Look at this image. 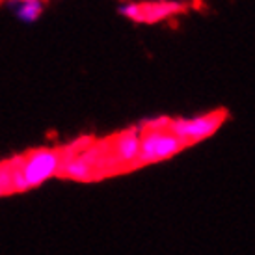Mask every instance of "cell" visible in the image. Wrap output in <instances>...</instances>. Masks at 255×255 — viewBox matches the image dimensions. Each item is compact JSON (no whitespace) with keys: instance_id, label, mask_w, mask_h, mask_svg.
<instances>
[{"instance_id":"cell-1","label":"cell","mask_w":255,"mask_h":255,"mask_svg":"<svg viewBox=\"0 0 255 255\" xmlns=\"http://www.w3.org/2000/svg\"><path fill=\"white\" fill-rule=\"evenodd\" d=\"M13 160V192L39 186L60 173L64 153L58 149H34Z\"/></svg>"},{"instance_id":"cell-2","label":"cell","mask_w":255,"mask_h":255,"mask_svg":"<svg viewBox=\"0 0 255 255\" xmlns=\"http://www.w3.org/2000/svg\"><path fill=\"white\" fill-rule=\"evenodd\" d=\"M184 149V143L171 132L170 121H156L140 132V155L138 166L156 164L175 156Z\"/></svg>"},{"instance_id":"cell-3","label":"cell","mask_w":255,"mask_h":255,"mask_svg":"<svg viewBox=\"0 0 255 255\" xmlns=\"http://www.w3.org/2000/svg\"><path fill=\"white\" fill-rule=\"evenodd\" d=\"M226 118V112L216 110V112L201 114L196 118L170 121V128L171 132L184 143V147H188V145H194V143H199L207 138H211L224 125Z\"/></svg>"},{"instance_id":"cell-4","label":"cell","mask_w":255,"mask_h":255,"mask_svg":"<svg viewBox=\"0 0 255 255\" xmlns=\"http://www.w3.org/2000/svg\"><path fill=\"white\" fill-rule=\"evenodd\" d=\"M184 9L177 0H155V2H125L120 6V13L134 22H162L179 15Z\"/></svg>"},{"instance_id":"cell-5","label":"cell","mask_w":255,"mask_h":255,"mask_svg":"<svg viewBox=\"0 0 255 255\" xmlns=\"http://www.w3.org/2000/svg\"><path fill=\"white\" fill-rule=\"evenodd\" d=\"M110 162L116 166H138L140 155V130H125L112 140L110 145Z\"/></svg>"},{"instance_id":"cell-6","label":"cell","mask_w":255,"mask_h":255,"mask_svg":"<svg viewBox=\"0 0 255 255\" xmlns=\"http://www.w3.org/2000/svg\"><path fill=\"white\" fill-rule=\"evenodd\" d=\"M13 2L15 13L24 22H34L43 11V0H9Z\"/></svg>"},{"instance_id":"cell-7","label":"cell","mask_w":255,"mask_h":255,"mask_svg":"<svg viewBox=\"0 0 255 255\" xmlns=\"http://www.w3.org/2000/svg\"><path fill=\"white\" fill-rule=\"evenodd\" d=\"M13 192V160L0 164V196Z\"/></svg>"}]
</instances>
